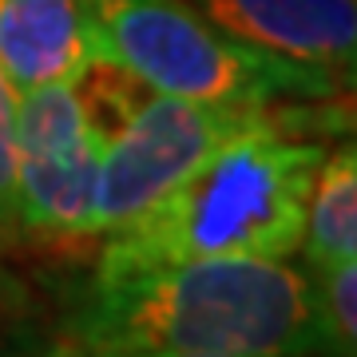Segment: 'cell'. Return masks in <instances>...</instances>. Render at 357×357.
<instances>
[{
	"mask_svg": "<svg viewBox=\"0 0 357 357\" xmlns=\"http://www.w3.org/2000/svg\"><path fill=\"white\" fill-rule=\"evenodd\" d=\"M91 64L143 88L222 107H290L349 96L330 72L227 36L187 0H88Z\"/></svg>",
	"mask_w": 357,
	"mask_h": 357,
	"instance_id": "cell-3",
	"label": "cell"
},
{
	"mask_svg": "<svg viewBox=\"0 0 357 357\" xmlns=\"http://www.w3.org/2000/svg\"><path fill=\"white\" fill-rule=\"evenodd\" d=\"M24 357H88V354L79 349V342L72 333H56V337H48L44 345H36V349L24 354Z\"/></svg>",
	"mask_w": 357,
	"mask_h": 357,
	"instance_id": "cell-11",
	"label": "cell"
},
{
	"mask_svg": "<svg viewBox=\"0 0 357 357\" xmlns=\"http://www.w3.org/2000/svg\"><path fill=\"white\" fill-rule=\"evenodd\" d=\"M88 64V0H0V68L16 91L76 84Z\"/></svg>",
	"mask_w": 357,
	"mask_h": 357,
	"instance_id": "cell-7",
	"label": "cell"
},
{
	"mask_svg": "<svg viewBox=\"0 0 357 357\" xmlns=\"http://www.w3.org/2000/svg\"><path fill=\"white\" fill-rule=\"evenodd\" d=\"M227 36L330 72L354 91L357 0H187Z\"/></svg>",
	"mask_w": 357,
	"mask_h": 357,
	"instance_id": "cell-6",
	"label": "cell"
},
{
	"mask_svg": "<svg viewBox=\"0 0 357 357\" xmlns=\"http://www.w3.org/2000/svg\"><path fill=\"white\" fill-rule=\"evenodd\" d=\"M119 357H266V354H119Z\"/></svg>",
	"mask_w": 357,
	"mask_h": 357,
	"instance_id": "cell-12",
	"label": "cell"
},
{
	"mask_svg": "<svg viewBox=\"0 0 357 357\" xmlns=\"http://www.w3.org/2000/svg\"><path fill=\"white\" fill-rule=\"evenodd\" d=\"M298 258L306 270H326L333 262L357 258V147L345 135L333 151L321 155L306 199V222Z\"/></svg>",
	"mask_w": 357,
	"mask_h": 357,
	"instance_id": "cell-8",
	"label": "cell"
},
{
	"mask_svg": "<svg viewBox=\"0 0 357 357\" xmlns=\"http://www.w3.org/2000/svg\"><path fill=\"white\" fill-rule=\"evenodd\" d=\"M314 274L318 321L326 337V357H354L357 349V258L333 262Z\"/></svg>",
	"mask_w": 357,
	"mask_h": 357,
	"instance_id": "cell-9",
	"label": "cell"
},
{
	"mask_svg": "<svg viewBox=\"0 0 357 357\" xmlns=\"http://www.w3.org/2000/svg\"><path fill=\"white\" fill-rule=\"evenodd\" d=\"M290 107L206 155L139 218L100 238L91 278L199 262V258H294L321 147L294 131Z\"/></svg>",
	"mask_w": 357,
	"mask_h": 357,
	"instance_id": "cell-2",
	"label": "cell"
},
{
	"mask_svg": "<svg viewBox=\"0 0 357 357\" xmlns=\"http://www.w3.org/2000/svg\"><path fill=\"white\" fill-rule=\"evenodd\" d=\"M8 286H13V282L4 278V270H0V290H8Z\"/></svg>",
	"mask_w": 357,
	"mask_h": 357,
	"instance_id": "cell-13",
	"label": "cell"
},
{
	"mask_svg": "<svg viewBox=\"0 0 357 357\" xmlns=\"http://www.w3.org/2000/svg\"><path fill=\"white\" fill-rule=\"evenodd\" d=\"M76 84L103 143L91 243L128 227L183 175H191L206 155H215L227 139L278 112V107H222V103L163 96L107 64H88Z\"/></svg>",
	"mask_w": 357,
	"mask_h": 357,
	"instance_id": "cell-4",
	"label": "cell"
},
{
	"mask_svg": "<svg viewBox=\"0 0 357 357\" xmlns=\"http://www.w3.org/2000/svg\"><path fill=\"white\" fill-rule=\"evenodd\" d=\"M68 333L88 357H326L314 274L294 258H199L91 278Z\"/></svg>",
	"mask_w": 357,
	"mask_h": 357,
	"instance_id": "cell-1",
	"label": "cell"
},
{
	"mask_svg": "<svg viewBox=\"0 0 357 357\" xmlns=\"http://www.w3.org/2000/svg\"><path fill=\"white\" fill-rule=\"evenodd\" d=\"M16 100H20V91L0 68V250L20 246V227H16Z\"/></svg>",
	"mask_w": 357,
	"mask_h": 357,
	"instance_id": "cell-10",
	"label": "cell"
},
{
	"mask_svg": "<svg viewBox=\"0 0 357 357\" xmlns=\"http://www.w3.org/2000/svg\"><path fill=\"white\" fill-rule=\"evenodd\" d=\"M100 128L79 84H44L16 100V227L20 243L91 246Z\"/></svg>",
	"mask_w": 357,
	"mask_h": 357,
	"instance_id": "cell-5",
	"label": "cell"
}]
</instances>
